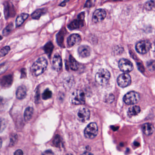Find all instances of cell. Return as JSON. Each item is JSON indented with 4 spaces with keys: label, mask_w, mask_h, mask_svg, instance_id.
Segmentation results:
<instances>
[{
    "label": "cell",
    "mask_w": 155,
    "mask_h": 155,
    "mask_svg": "<svg viewBox=\"0 0 155 155\" xmlns=\"http://www.w3.org/2000/svg\"><path fill=\"white\" fill-rule=\"evenodd\" d=\"M47 60L45 58H38L32 65L31 67V72L32 75L35 77L42 74L47 67Z\"/></svg>",
    "instance_id": "6da1fadb"
},
{
    "label": "cell",
    "mask_w": 155,
    "mask_h": 155,
    "mask_svg": "<svg viewBox=\"0 0 155 155\" xmlns=\"http://www.w3.org/2000/svg\"><path fill=\"white\" fill-rule=\"evenodd\" d=\"M110 78V73L107 69H101L99 70L95 76L96 82L100 85L107 84Z\"/></svg>",
    "instance_id": "7a4b0ae2"
},
{
    "label": "cell",
    "mask_w": 155,
    "mask_h": 155,
    "mask_svg": "<svg viewBox=\"0 0 155 155\" xmlns=\"http://www.w3.org/2000/svg\"><path fill=\"white\" fill-rule=\"evenodd\" d=\"M71 102L74 105H82L85 103V96L83 91L76 90L72 92L71 98Z\"/></svg>",
    "instance_id": "3957f363"
},
{
    "label": "cell",
    "mask_w": 155,
    "mask_h": 155,
    "mask_svg": "<svg viewBox=\"0 0 155 155\" xmlns=\"http://www.w3.org/2000/svg\"><path fill=\"white\" fill-rule=\"evenodd\" d=\"M98 128L96 123L92 122L88 124L84 130L85 136L89 139H93L98 134Z\"/></svg>",
    "instance_id": "277c9868"
},
{
    "label": "cell",
    "mask_w": 155,
    "mask_h": 155,
    "mask_svg": "<svg viewBox=\"0 0 155 155\" xmlns=\"http://www.w3.org/2000/svg\"><path fill=\"white\" fill-rule=\"evenodd\" d=\"M140 100V96L136 92L132 91L126 94L123 98V101L127 105L136 104Z\"/></svg>",
    "instance_id": "5b68a950"
},
{
    "label": "cell",
    "mask_w": 155,
    "mask_h": 155,
    "mask_svg": "<svg viewBox=\"0 0 155 155\" xmlns=\"http://www.w3.org/2000/svg\"><path fill=\"white\" fill-rule=\"evenodd\" d=\"M151 47V44L149 41L142 40L136 44V49L140 54H144L150 50Z\"/></svg>",
    "instance_id": "8992f818"
},
{
    "label": "cell",
    "mask_w": 155,
    "mask_h": 155,
    "mask_svg": "<svg viewBox=\"0 0 155 155\" xmlns=\"http://www.w3.org/2000/svg\"><path fill=\"white\" fill-rule=\"evenodd\" d=\"M85 13L82 12L78 15V19L72 21L68 25V28L71 30L80 28L84 25Z\"/></svg>",
    "instance_id": "52a82bcc"
},
{
    "label": "cell",
    "mask_w": 155,
    "mask_h": 155,
    "mask_svg": "<svg viewBox=\"0 0 155 155\" xmlns=\"http://www.w3.org/2000/svg\"><path fill=\"white\" fill-rule=\"evenodd\" d=\"M121 71L125 73L130 72L133 69V66L130 61L126 59H121L118 63Z\"/></svg>",
    "instance_id": "ba28073f"
},
{
    "label": "cell",
    "mask_w": 155,
    "mask_h": 155,
    "mask_svg": "<svg viewBox=\"0 0 155 155\" xmlns=\"http://www.w3.org/2000/svg\"><path fill=\"white\" fill-rule=\"evenodd\" d=\"M131 77L127 73L121 74L118 77L117 80V83L119 86L123 88L128 86L131 83Z\"/></svg>",
    "instance_id": "9c48e42d"
},
{
    "label": "cell",
    "mask_w": 155,
    "mask_h": 155,
    "mask_svg": "<svg viewBox=\"0 0 155 155\" xmlns=\"http://www.w3.org/2000/svg\"><path fill=\"white\" fill-rule=\"evenodd\" d=\"M78 118L79 121L85 122L89 120L90 116V112L86 108H81L78 113Z\"/></svg>",
    "instance_id": "30bf717a"
},
{
    "label": "cell",
    "mask_w": 155,
    "mask_h": 155,
    "mask_svg": "<svg viewBox=\"0 0 155 155\" xmlns=\"http://www.w3.org/2000/svg\"><path fill=\"white\" fill-rule=\"evenodd\" d=\"M107 16L106 11L102 9H99L95 11L93 14L92 21L94 23H98L103 21Z\"/></svg>",
    "instance_id": "8fae6325"
},
{
    "label": "cell",
    "mask_w": 155,
    "mask_h": 155,
    "mask_svg": "<svg viewBox=\"0 0 155 155\" xmlns=\"http://www.w3.org/2000/svg\"><path fill=\"white\" fill-rule=\"evenodd\" d=\"M81 42V37L78 34H73L69 37L67 39V45L68 47H71L79 44Z\"/></svg>",
    "instance_id": "7c38bea8"
},
{
    "label": "cell",
    "mask_w": 155,
    "mask_h": 155,
    "mask_svg": "<svg viewBox=\"0 0 155 155\" xmlns=\"http://www.w3.org/2000/svg\"><path fill=\"white\" fill-rule=\"evenodd\" d=\"M52 68L57 72L61 71L62 69L63 63L61 56L59 55H56L53 57L52 63Z\"/></svg>",
    "instance_id": "4fadbf2b"
},
{
    "label": "cell",
    "mask_w": 155,
    "mask_h": 155,
    "mask_svg": "<svg viewBox=\"0 0 155 155\" xmlns=\"http://www.w3.org/2000/svg\"><path fill=\"white\" fill-rule=\"evenodd\" d=\"M91 48L88 45H82L79 47L78 52L81 57L85 58L90 56Z\"/></svg>",
    "instance_id": "5bb4252c"
},
{
    "label": "cell",
    "mask_w": 155,
    "mask_h": 155,
    "mask_svg": "<svg viewBox=\"0 0 155 155\" xmlns=\"http://www.w3.org/2000/svg\"><path fill=\"white\" fill-rule=\"evenodd\" d=\"M142 131L146 135L150 136L154 132V126L151 123H146L143 125Z\"/></svg>",
    "instance_id": "9a60e30c"
},
{
    "label": "cell",
    "mask_w": 155,
    "mask_h": 155,
    "mask_svg": "<svg viewBox=\"0 0 155 155\" xmlns=\"http://www.w3.org/2000/svg\"><path fill=\"white\" fill-rule=\"evenodd\" d=\"M27 95V89L23 86H21L17 88L16 92V98L18 99L22 100L26 97Z\"/></svg>",
    "instance_id": "2e32d148"
},
{
    "label": "cell",
    "mask_w": 155,
    "mask_h": 155,
    "mask_svg": "<svg viewBox=\"0 0 155 155\" xmlns=\"http://www.w3.org/2000/svg\"><path fill=\"white\" fill-rule=\"evenodd\" d=\"M13 78L11 75L3 77L1 80V84L3 87H8L11 85L13 83Z\"/></svg>",
    "instance_id": "e0dca14e"
},
{
    "label": "cell",
    "mask_w": 155,
    "mask_h": 155,
    "mask_svg": "<svg viewBox=\"0 0 155 155\" xmlns=\"http://www.w3.org/2000/svg\"><path fill=\"white\" fill-rule=\"evenodd\" d=\"M141 112V108L139 106H133L129 108L127 113L129 116H133L137 115Z\"/></svg>",
    "instance_id": "ac0fdd59"
},
{
    "label": "cell",
    "mask_w": 155,
    "mask_h": 155,
    "mask_svg": "<svg viewBox=\"0 0 155 155\" xmlns=\"http://www.w3.org/2000/svg\"><path fill=\"white\" fill-rule=\"evenodd\" d=\"M33 108L31 107H28L26 108L24 114V117L26 121H29L31 119L33 116Z\"/></svg>",
    "instance_id": "d6986e66"
},
{
    "label": "cell",
    "mask_w": 155,
    "mask_h": 155,
    "mask_svg": "<svg viewBox=\"0 0 155 155\" xmlns=\"http://www.w3.org/2000/svg\"><path fill=\"white\" fill-rule=\"evenodd\" d=\"M29 15L27 13L21 14L16 18V25L17 27L21 26L24 21L28 18Z\"/></svg>",
    "instance_id": "ffe728a7"
},
{
    "label": "cell",
    "mask_w": 155,
    "mask_h": 155,
    "mask_svg": "<svg viewBox=\"0 0 155 155\" xmlns=\"http://www.w3.org/2000/svg\"><path fill=\"white\" fill-rule=\"evenodd\" d=\"M46 11L45 9L42 8L37 10L31 14V17L33 19L38 20L42 15L46 13Z\"/></svg>",
    "instance_id": "44dd1931"
},
{
    "label": "cell",
    "mask_w": 155,
    "mask_h": 155,
    "mask_svg": "<svg viewBox=\"0 0 155 155\" xmlns=\"http://www.w3.org/2000/svg\"><path fill=\"white\" fill-rule=\"evenodd\" d=\"M69 65L71 69L73 71H76L78 69V63L72 56L69 57Z\"/></svg>",
    "instance_id": "7402d4cb"
},
{
    "label": "cell",
    "mask_w": 155,
    "mask_h": 155,
    "mask_svg": "<svg viewBox=\"0 0 155 155\" xmlns=\"http://www.w3.org/2000/svg\"><path fill=\"white\" fill-rule=\"evenodd\" d=\"M53 49H54V45L51 42H49L47 43L44 47V50L45 53L50 56L52 53V51H53Z\"/></svg>",
    "instance_id": "603a6c76"
},
{
    "label": "cell",
    "mask_w": 155,
    "mask_h": 155,
    "mask_svg": "<svg viewBox=\"0 0 155 155\" xmlns=\"http://www.w3.org/2000/svg\"><path fill=\"white\" fill-rule=\"evenodd\" d=\"M52 97V92L49 89H46L45 90L42 95L43 99L47 100L51 98Z\"/></svg>",
    "instance_id": "cb8c5ba5"
},
{
    "label": "cell",
    "mask_w": 155,
    "mask_h": 155,
    "mask_svg": "<svg viewBox=\"0 0 155 155\" xmlns=\"http://www.w3.org/2000/svg\"><path fill=\"white\" fill-rule=\"evenodd\" d=\"M65 32L62 30L60 32L58 33L57 35V41L59 44H61L63 42V38L65 36Z\"/></svg>",
    "instance_id": "d4e9b609"
},
{
    "label": "cell",
    "mask_w": 155,
    "mask_h": 155,
    "mask_svg": "<svg viewBox=\"0 0 155 155\" xmlns=\"http://www.w3.org/2000/svg\"><path fill=\"white\" fill-rule=\"evenodd\" d=\"M13 23H10L9 24L4 30H3V31H2V33L4 36H7L8 35L11 30H13Z\"/></svg>",
    "instance_id": "484cf974"
},
{
    "label": "cell",
    "mask_w": 155,
    "mask_h": 155,
    "mask_svg": "<svg viewBox=\"0 0 155 155\" xmlns=\"http://www.w3.org/2000/svg\"><path fill=\"white\" fill-rule=\"evenodd\" d=\"M155 6V2L152 1H147L144 5V7L147 10H152Z\"/></svg>",
    "instance_id": "4316f807"
},
{
    "label": "cell",
    "mask_w": 155,
    "mask_h": 155,
    "mask_svg": "<svg viewBox=\"0 0 155 155\" xmlns=\"http://www.w3.org/2000/svg\"><path fill=\"white\" fill-rule=\"evenodd\" d=\"M17 136L16 134H13L11 136L10 138V146L13 147L14 146L17 142Z\"/></svg>",
    "instance_id": "83f0119b"
},
{
    "label": "cell",
    "mask_w": 155,
    "mask_h": 155,
    "mask_svg": "<svg viewBox=\"0 0 155 155\" xmlns=\"http://www.w3.org/2000/svg\"><path fill=\"white\" fill-rule=\"evenodd\" d=\"M10 50V48L9 46H6L3 47L0 51L1 57H2L6 56L9 52Z\"/></svg>",
    "instance_id": "f1b7e54d"
},
{
    "label": "cell",
    "mask_w": 155,
    "mask_h": 155,
    "mask_svg": "<svg viewBox=\"0 0 155 155\" xmlns=\"http://www.w3.org/2000/svg\"><path fill=\"white\" fill-rule=\"evenodd\" d=\"M61 137L58 135H57L55 136L54 140L53 141V144L56 147H59L61 144Z\"/></svg>",
    "instance_id": "f546056e"
},
{
    "label": "cell",
    "mask_w": 155,
    "mask_h": 155,
    "mask_svg": "<svg viewBox=\"0 0 155 155\" xmlns=\"http://www.w3.org/2000/svg\"><path fill=\"white\" fill-rule=\"evenodd\" d=\"M114 99V97L113 94H110L109 97H108V98L107 99V101L109 102H112Z\"/></svg>",
    "instance_id": "4dcf8cb0"
},
{
    "label": "cell",
    "mask_w": 155,
    "mask_h": 155,
    "mask_svg": "<svg viewBox=\"0 0 155 155\" xmlns=\"http://www.w3.org/2000/svg\"><path fill=\"white\" fill-rule=\"evenodd\" d=\"M14 155H23V152L20 149L17 150L15 152Z\"/></svg>",
    "instance_id": "1f68e13d"
},
{
    "label": "cell",
    "mask_w": 155,
    "mask_h": 155,
    "mask_svg": "<svg viewBox=\"0 0 155 155\" xmlns=\"http://www.w3.org/2000/svg\"><path fill=\"white\" fill-rule=\"evenodd\" d=\"M93 1H86V3L85 5V7H92V5Z\"/></svg>",
    "instance_id": "d6a6232c"
},
{
    "label": "cell",
    "mask_w": 155,
    "mask_h": 155,
    "mask_svg": "<svg viewBox=\"0 0 155 155\" xmlns=\"http://www.w3.org/2000/svg\"><path fill=\"white\" fill-rule=\"evenodd\" d=\"M43 155H53V154L51 151H46L43 153Z\"/></svg>",
    "instance_id": "836d02e7"
},
{
    "label": "cell",
    "mask_w": 155,
    "mask_h": 155,
    "mask_svg": "<svg viewBox=\"0 0 155 155\" xmlns=\"http://www.w3.org/2000/svg\"><path fill=\"white\" fill-rule=\"evenodd\" d=\"M67 2H68V1H63V2L60 4V6H62V7H64L66 5V3Z\"/></svg>",
    "instance_id": "e575fe53"
},
{
    "label": "cell",
    "mask_w": 155,
    "mask_h": 155,
    "mask_svg": "<svg viewBox=\"0 0 155 155\" xmlns=\"http://www.w3.org/2000/svg\"><path fill=\"white\" fill-rule=\"evenodd\" d=\"M93 155L92 153H90L89 152H86L85 153H83L82 155Z\"/></svg>",
    "instance_id": "d590c367"
},
{
    "label": "cell",
    "mask_w": 155,
    "mask_h": 155,
    "mask_svg": "<svg viewBox=\"0 0 155 155\" xmlns=\"http://www.w3.org/2000/svg\"><path fill=\"white\" fill-rule=\"evenodd\" d=\"M152 48L153 51L155 52V42L153 43V45H152Z\"/></svg>",
    "instance_id": "8d00e7d4"
},
{
    "label": "cell",
    "mask_w": 155,
    "mask_h": 155,
    "mask_svg": "<svg viewBox=\"0 0 155 155\" xmlns=\"http://www.w3.org/2000/svg\"><path fill=\"white\" fill-rule=\"evenodd\" d=\"M66 155H72V154H66Z\"/></svg>",
    "instance_id": "74e56055"
}]
</instances>
